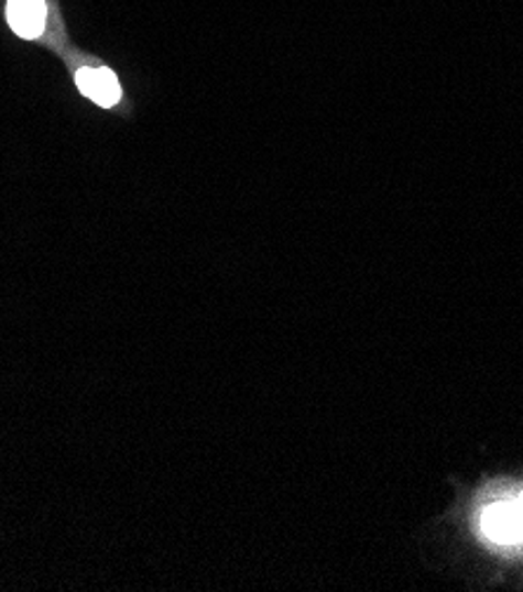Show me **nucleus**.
<instances>
[{"mask_svg": "<svg viewBox=\"0 0 523 592\" xmlns=\"http://www.w3.org/2000/svg\"><path fill=\"white\" fill-rule=\"evenodd\" d=\"M76 84L80 92L90 97L99 107H116L121 102V86H118L116 76L105 67H80L76 72Z\"/></svg>", "mask_w": 523, "mask_h": 592, "instance_id": "f03ea898", "label": "nucleus"}, {"mask_svg": "<svg viewBox=\"0 0 523 592\" xmlns=\"http://www.w3.org/2000/svg\"><path fill=\"white\" fill-rule=\"evenodd\" d=\"M8 22L17 36L39 39L45 29V3L43 0H10Z\"/></svg>", "mask_w": 523, "mask_h": 592, "instance_id": "7ed1b4c3", "label": "nucleus"}, {"mask_svg": "<svg viewBox=\"0 0 523 592\" xmlns=\"http://www.w3.org/2000/svg\"><path fill=\"white\" fill-rule=\"evenodd\" d=\"M521 505H523V498H521Z\"/></svg>", "mask_w": 523, "mask_h": 592, "instance_id": "20e7f679", "label": "nucleus"}, {"mask_svg": "<svg viewBox=\"0 0 523 592\" xmlns=\"http://www.w3.org/2000/svg\"><path fill=\"white\" fill-rule=\"evenodd\" d=\"M483 534L495 542H519L523 540V505L514 503H498L486 509L483 515Z\"/></svg>", "mask_w": 523, "mask_h": 592, "instance_id": "f257e3e1", "label": "nucleus"}]
</instances>
